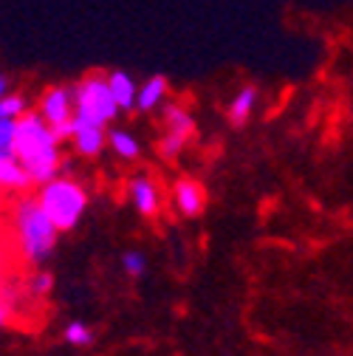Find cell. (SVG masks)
Listing matches in <instances>:
<instances>
[{
  "label": "cell",
  "mask_w": 353,
  "mask_h": 356,
  "mask_svg": "<svg viewBox=\"0 0 353 356\" xmlns=\"http://www.w3.org/2000/svg\"><path fill=\"white\" fill-rule=\"evenodd\" d=\"M57 145L60 142L42 113H26L17 119L15 156L26 164L34 184H46L51 178H57V170H60Z\"/></svg>",
  "instance_id": "1"
},
{
  "label": "cell",
  "mask_w": 353,
  "mask_h": 356,
  "mask_svg": "<svg viewBox=\"0 0 353 356\" xmlns=\"http://www.w3.org/2000/svg\"><path fill=\"white\" fill-rule=\"evenodd\" d=\"M12 227H15L17 246H20L26 260L42 263L54 252L60 229L54 227V220L49 218V212L42 209L40 198H23V201L15 204V209H12Z\"/></svg>",
  "instance_id": "2"
},
{
  "label": "cell",
  "mask_w": 353,
  "mask_h": 356,
  "mask_svg": "<svg viewBox=\"0 0 353 356\" xmlns=\"http://www.w3.org/2000/svg\"><path fill=\"white\" fill-rule=\"evenodd\" d=\"M37 198L60 232L74 229L79 224L85 207H88V193L74 181V178H51V181L40 184Z\"/></svg>",
  "instance_id": "3"
},
{
  "label": "cell",
  "mask_w": 353,
  "mask_h": 356,
  "mask_svg": "<svg viewBox=\"0 0 353 356\" xmlns=\"http://www.w3.org/2000/svg\"><path fill=\"white\" fill-rule=\"evenodd\" d=\"M74 102H76V119L94 124H108L119 111V102L110 91V79L102 74L85 76L74 91Z\"/></svg>",
  "instance_id": "4"
},
{
  "label": "cell",
  "mask_w": 353,
  "mask_h": 356,
  "mask_svg": "<svg viewBox=\"0 0 353 356\" xmlns=\"http://www.w3.org/2000/svg\"><path fill=\"white\" fill-rule=\"evenodd\" d=\"M40 113L46 116V122L51 127L63 124V122H71L76 116L74 91H68V88H51V91H46L40 99Z\"/></svg>",
  "instance_id": "5"
},
{
  "label": "cell",
  "mask_w": 353,
  "mask_h": 356,
  "mask_svg": "<svg viewBox=\"0 0 353 356\" xmlns=\"http://www.w3.org/2000/svg\"><path fill=\"white\" fill-rule=\"evenodd\" d=\"M172 204L184 218H198L206 207V193L195 178H179L172 187Z\"/></svg>",
  "instance_id": "6"
},
{
  "label": "cell",
  "mask_w": 353,
  "mask_h": 356,
  "mask_svg": "<svg viewBox=\"0 0 353 356\" xmlns=\"http://www.w3.org/2000/svg\"><path fill=\"white\" fill-rule=\"evenodd\" d=\"M74 145H76V153L82 156H99L102 147H105V124H94V122H85V119H76L74 116Z\"/></svg>",
  "instance_id": "7"
},
{
  "label": "cell",
  "mask_w": 353,
  "mask_h": 356,
  "mask_svg": "<svg viewBox=\"0 0 353 356\" xmlns=\"http://www.w3.org/2000/svg\"><path fill=\"white\" fill-rule=\"evenodd\" d=\"M130 201H133V207L142 215L153 218L158 212V187L150 181L147 175H139V178L130 181Z\"/></svg>",
  "instance_id": "8"
},
{
  "label": "cell",
  "mask_w": 353,
  "mask_h": 356,
  "mask_svg": "<svg viewBox=\"0 0 353 356\" xmlns=\"http://www.w3.org/2000/svg\"><path fill=\"white\" fill-rule=\"evenodd\" d=\"M0 184L6 190H26L34 184V178L17 156H3L0 159Z\"/></svg>",
  "instance_id": "9"
},
{
  "label": "cell",
  "mask_w": 353,
  "mask_h": 356,
  "mask_svg": "<svg viewBox=\"0 0 353 356\" xmlns=\"http://www.w3.org/2000/svg\"><path fill=\"white\" fill-rule=\"evenodd\" d=\"M108 79H110V91H113L119 108H133L136 105V97H139V88H136L133 79H130V74L113 71Z\"/></svg>",
  "instance_id": "10"
},
{
  "label": "cell",
  "mask_w": 353,
  "mask_h": 356,
  "mask_svg": "<svg viewBox=\"0 0 353 356\" xmlns=\"http://www.w3.org/2000/svg\"><path fill=\"white\" fill-rule=\"evenodd\" d=\"M164 94H167V79H164V76H150V79L139 88L136 108H139V111H153V108L161 105Z\"/></svg>",
  "instance_id": "11"
},
{
  "label": "cell",
  "mask_w": 353,
  "mask_h": 356,
  "mask_svg": "<svg viewBox=\"0 0 353 356\" xmlns=\"http://www.w3.org/2000/svg\"><path fill=\"white\" fill-rule=\"evenodd\" d=\"M164 122H167V130H170V133H179V136H184V139H190L192 130H195L192 116H190L184 108H179V105H170V108L164 111Z\"/></svg>",
  "instance_id": "12"
},
{
  "label": "cell",
  "mask_w": 353,
  "mask_h": 356,
  "mask_svg": "<svg viewBox=\"0 0 353 356\" xmlns=\"http://www.w3.org/2000/svg\"><path fill=\"white\" fill-rule=\"evenodd\" d=\"M254 102H257V88L246 85L243 91H240V94L232 99V105H229V119H232L235 124H243V122L249 119V113H252Z\"/></svg>",
  "instance_id": "13"
},
{
  "label": "cell",
  "mask_w": 353,
  "mask_h": 356,
  "mask_svg": "<svg viewBox=\"0 0 353 356\" xmlns=\"http://www.w3.org/2000/svg\"><path fill=\"white\" fill-rule=\"evenodd\" d=\"M108 142H110V147H113V153L116 156H122V159H136L139 156V142L130 136L127 130H113L110 136H108Z\"/></svg>",
  "instance_id": "14"
},
{
  "label": "cell",
  "mask_w": 353,
  "mask_h": 356,
  "mask_svg": "<svg viewBox=\"0 0 353 356\" xmlns=\"http://www.w3.org/2000/svg\"><path fill=\"white\" fill-rule=\"evenodd\" d=\"M17 119H0V156H15Z\"/></svg>",
  "instance_id": "15"
},
{
  "label": "cell",
  "mask_w": 353,
  "mask_h": 356,
  "mask_svg": "<svg viewBox=\"0 0 353 356\" xmlns=\"http://www.w3.org/2000/svg\"><path fill=\"white\" fill-rule=\"evenodd\" d=\"M26 116V99L17 94H6L0 99V119H20Z\"/></svg>",
  "instance_id": "16"
},
{
  "label": "cell",
  "mask_w": 353,
  "mask_h": 356,
  "mask_svg": "<svg viewBox=\"0 0 353 356\" xmlns=\"http://www.w3.org/2000/svg\"><path fill=\"white\" fill-rule=\"evenodd\" d=\"M122 266H124V272L130 277H142L145 269H147V257L142 252H136V249H130V252L122 254Z\"/></svg>",
  "instance_id": "17"
},
{
  "label": "cell",
  "mask_w": 353,
  "mask_h": 356,
  "mask_svg": "<svg viewBox=\"0 0 353 356\" xmlns=\"http://www.w3.org/2000/svg\"><path fill=\"white\" fill-rule=\"evenodd\" d=\"M91 339H94V334L85 323H68L65 325V342L68 345H88Z\"/></svg>",
  "instance_id": "18"
},
{
  "label": "cell",
  "mask_w": 353,
  "mask_h": 356,
  "mask_svg": "<svg viewBox=\"0 0 353 356\" xmlns=\"http://www.w3.org/2000/svg\"><path fill=\"white\" fill-rule=\"evenodd\" d=\"M184 142H187L184 136H179V133H170V130H167V136L158 142V153H161L164 159H175V156L181 153Z\"/></svg>",
  "instance_id": "19"
},
{
  "label": "cell",
  "mask_w": 353,
  "mask_h": 356,
  "mask_svg": "<svg viewBox=\"0 0 353 356\" xmlns=\"http://www.w3.org/2000/svg\"><path fill=\"white\" fill-rule=\"evenodd\" d=\"M51 286H54V277H51L49 272H40V275H34V277L28 280V289H31L34 294H49Z\"/></svg>",
  "instance_id": "20"
},
{
  "label": "cell",
  "mask_w": 353,
  "mask_h": 356,
  "mask_svg": "<svg viewBox=\"0 0 353 356\" xmlns=\"http://www.w3.org/2000/svg\"><path fill=\"white\" fill-rule=\"evenodd\" d=\"M0 94H9V76H0Z\"/></svg>",
  "instance_id": "21"
}]
</instances>
